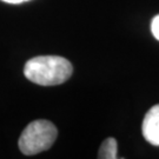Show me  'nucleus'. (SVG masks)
<instances>
[{"label": "nucleus", "instance_id": "2", "mask_svg": "<svg viewBox=\"0 0 159 159\" xmlns=\"http://www.w3.org/2000/svg\"><path fill=\"white\" fill-rule=\"evenodd\" d=\"M58 136L57 127L45 119L34 120L25 127L19 138V150L26 156H33L51 148Z\"/></svg>", "mask_w": 159, "mask_h": 159}, {"label": "nucleus", "instance_id": "3", "mask_svg": "<svg viewBox=\"0 0 159 159\" xmlns=\"http://www.w3.org/2000/svg\"><path fill=\"white\" fill-rule=\"evenodd\" d=\"M142 131L146 142L159 146V104L152 106L145 114Z\"/></svg>", "mask_w": 159, "mask_h": 159}, {"label": "nucleus", "instance_id": "1", "mask_svg": "<svg viewBox=\"0 0 159 159\" xmlns=\"http://www.w3.org/2000/svg\"><path fill=\"white\" fill-rule=\"evenodd\" d=\"M73 72L72 64L58 56H39L27 60L25 77L37 85L54 86L67 81Z\"/></svg>", "mask_w": 159, "mask_h": 159}, {"label": "nucleus", "instance_id": "5", "mask_svg": "<svg viewBox=\"0 0 159 159\" xmlns=\"http://www.w3.org/2000/svg\"><path fill=\"white\" fill-rule=\"evenodd\" d=\"M151 31L153 37L157 40H159V14L152 19V23H151Z\"/></svg>", "mask_w": 159, "mask_h": 159}, {"label": "nucleus", "instance_id": "4", "mask_svg": "<svg viewBox=\"0 0 159 159\" xmlns=\"http://www.w3.org/2000/svg\"><path fill=\"white\" fill-rule=\"evenodd\" d=\"M117 140L110 137L106 138L104 142H102V146L99 148V152H98V158L99 159H116L117 158Z\"/></svg>", "mask_w": 159, "mask_h": 159}, {"label": "nucleus", "instance_id": "6", "mask_svg": "<svg viewBox=\"0 0 159 159\" xmlns=\"http://www.w3.org/2000/svg\"><path fill=\"white\" fill-rule=\"evenodd\" d=\"M4 2H7V4H21V2H25V1H29V0H1Z\"/></svg>", "mask_w": 159, "mask_h": 159}]
</instances>
